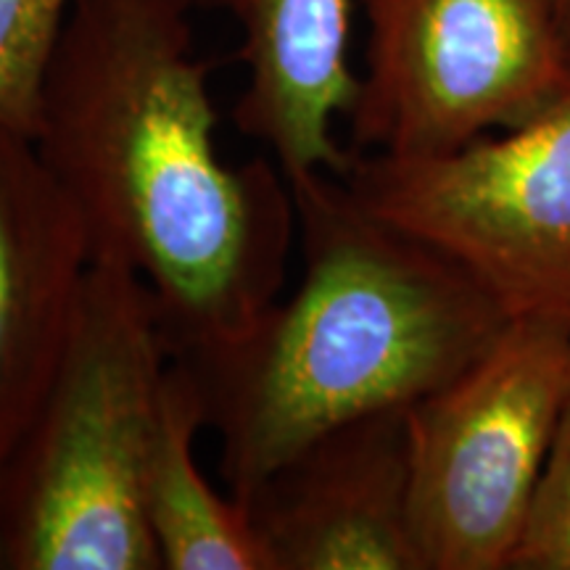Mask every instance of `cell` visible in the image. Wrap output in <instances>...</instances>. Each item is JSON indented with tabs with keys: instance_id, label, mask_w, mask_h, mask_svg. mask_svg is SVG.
<instances>
[{
	"instance_id": "6da1fadb",
	"label": "cell",
	"mask_w": 570,
	"mask_h": 570,
	"mask_svg": "<svg viewBox=\"0 0 570 570\" xmlns=\"http://www.w3.org/2000/svg\"><path fill=\"white\" fill-rule=\"evenodd\" d=\"M190 0H77L42 85V164L92 254L151 291L173 356L244 336L283 294L296 206L273 159L219 151Z\"/></svg>"
},
{
	"instance_id": "7a4b0ae2",
	"label": "cell",
	"mask_w": 570,
	"mask_h": 570,
	"mask_svg": "<svg viewBox=\"0 0 570 570\" xmlns=\"http://www.w3.org/2000/svg\"><path fill=\"white\" fill-rule=\"evenodd\" d=\"M302 275L244 336L180 354L246 502L333 428L410 410L489 352L504 306L452 256L386 223L341 175L288 177Z\"/></svg>"
},
{
	"instance_id": "3957f363",
	"label": "cell",
	"mask_w": 570,
	"mask_h": 570,
	"mask_svg": "<svg viewBox=\"0 0 570 570\" xmlns=\"http://www.w3.org/2000/svg\"><path fill=\"white\" fill-rule=\"evenodd\" d=\"M169 365L151 291L96 256L51 386L0 470L6 570H161L142 473Z\"/></svg>"
},
{
	"instance_id": "277c9868",
	"label": "cell",
	"mask_w": 570,
	"mask_h": 570,
	"mask_svg": "<svg viewBox=\"0 0 570 570\" xmlns=\"http://www.w3.org/2000/svg\"><path fill=\"white\" fill-rule=\"evenodd\" d=\"M570 399V323L512 317L487 354L407 410L425 570H508Z\"/></svg>"
},
{
	"instance_id": "5b68a950",
	"label": "cell",
	"mask_w": 570,
	"mask_h": 570,
	"mask_svg": "<svg viewBox=\"0 0 570 570\" xmlns=\"http://www.w3.org/2000/svg\"><path fill=\"white\" fill-rule=\"evenodd\" d=\"M354 154L439 156L512 130L570 80L554 0H360Z\"/></svg>"
},
{
	"instance_id": "8992f818",
	"label": "cell",
	"mask_w": 570,
	"mask_h": 570,
	"mask_svg": "<svg viewBox=\"0 0 570 570\" xmlns=\"http://www.w3.org/2000/svg\"><path fill=\"white\" fill-rule=\"evenodd\" d=\"M344 180L479 277L510 320L570 323V80L512 130L439 156L354 154Z\"/></svg>"
},
{
	"instance_id": "52a82bcc",
	"label": "cell",
	"mask_w": 570,
	"mask_h": 570,
	"mask_svg": "<svg viewBox=\"0 0 570 570\" xmlns=\"http://www.w3.org/2000/svg\"><path fill=\"white\" fill-rule=\"evenodd\" d=\"M407 410L333 428L246 502L269 570H425L410 510Z\"/></svg>"
},
{
	"instance_id": "ba28073f",
	"label": "cell",
	"mask_w": 570,
	"mask_h": 570,
	"mask_svg": "<svg viewBox=\"0 0 570 570\" xmlns=\"http://www.w3.org/2000/svg\"><path fill=\"white\" fill-rule=\"evenodd\" d=\"M96 262L30 135L0 127V470L51 386Z\"/></svg>"
},
{
	"instance_id": "9c48e42d",
	"label": "cell",
	"mask_w": 570,
	"mask_h": 570,
	"mask_svg": "<svg viewBox=\"0 0 570 570\" xmlns=\"http://www.w3.org/2000/svg\"><path fill=\"white\" fill-rule=\"evenodd\" d=\"M238 24L246 85L235 104L238 130L265 146L285 177L331 173L354 161L336 122L346 119L360 75L348 63L360 0H190Z\"/></svg>"
},
{
	"instance_id": "30bf717a",
	"label": "cell",
	"mask_w": 570,
	"mask_h": 570,
	"mask_svg": "<svg viewBox=\"0 0 570 570\" xmlns=\"http://www.w3.org/2000/svg\"><path fill=\"white\" fill-rule=\"evenodd\" d=\"M204 428L194 377L173 356L142 473V515L161 570H269L248 510L219 494L198 468L196 439Z\"/></svg>"
},
{
	"instance_id": "8fae6325",
	"label": "cell",
	"mask_w": 570,
	"mask_h": 570,
	"mask_svg": "<svg viewBox=\"0 0 570 570\" xmlns=\"http://www.w3.org/2000/svg\"><path fill=\"white\" fill-rule=\"evenodd\" d=\"M77 0H0V127L35 135L42 85Z\"/></svg>"
},
{
	"instance_id": "7c38bea8",
	"label": "cell",
	"mask_w": 570,
	"mask_h": 570,
	"mask_svg": "<svg viewBox=\"0 0 570 570\" xmlns=\"http://www.w3.org/2000/svg\"><path fill=\"white\" fill-rule=\"evenodd\" d=\"M508 570H570V399L552 436Z\"/></svg>"
},
{
	"instance_id": "4fadbf2b",
	"label": "cell",
	"mask_w": 570,
	"mask_h": 570,
	"mask_svg": "<svg viewBox=\"0 0 570 570\" xmlns=\"http://www.w3.org/2000/svg\"><path fill=\"white\" fill-rule=\"evenodd\" d=\"M554 6H558L562 30H566L568 40H570V0H554Z\"/></svg>"
},
{
	"instance_id": "5bb4252c",
	"label": "cell",
	"mask_w": 570,
	"mask_h": 570,
	"mask_svg": "<svg viewBox=\"0 0 570 570\" xmlns=\"http://www.w3.org/2000/svg\"><path fill=\"white\" fill-rule=\"evenodd\" d=\"M0 568H3V552H0Z\"/></svg>"
}]
</instances>
